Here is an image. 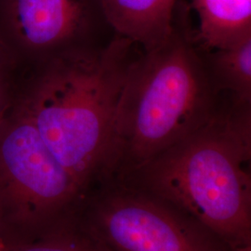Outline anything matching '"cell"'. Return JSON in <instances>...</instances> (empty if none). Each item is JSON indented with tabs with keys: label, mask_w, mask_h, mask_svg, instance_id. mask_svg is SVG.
<instances>
[{
	"label": "cell",
	"mask_w": 251,
	"mask_h": 251,
	"mask_svg": "<svg viewBox=\"0 0 251 251\" xmlns=\"http://www.w3.org/2000/svg\"><path fill=\"white\" fill-rule=\"evenodd\" d=\"M115 35L47 58L17 109L35 125L85 198L113 179V122L127 70L140 52Z\"/></svg>",
	"instance_id": "obj_1"
},
{
	"label": "cell",
	"mask_w": 251,
	"mask_h": 251,
	"mask_svg": "<svg viewBox=\"0 0 251 251\" xmlns=\"http://www.w3.org/2000/svg\"><path fill=\"white\" fill-rule=\"evenodd\" d=\"M251 104L223 94L206 125L117 179L236 250L251 246Z\"/></svg>",
	"instance_id": "obj_2"
},
{
	"label": "cell",
	"mask_w": 251,
	"mask_h": 251,
	"mask_svg": "<svg viewBox=\"0 0 251 251\" xmlns=\"http://www.w3.org/2000/svg\"><path fill=\"white\" fill-rule=\"evenodd\" d=\"M221 99L195 43L190 8L178 0L170 35L141 50L126 73L113 122L114 178L206 125Z\"/></svg>",
	"instance_id": "obj_3"
},
{
	"label": "cell",
	"mask_w": 251,
	"mask_h": 251,
	"mask_svg": "<svg viewBox=\"0 0 251 251\" xmlns=\"http://www.w3.org/2000/svg\"><path fill=\"white\" fill-rule=\"evenodd\" d=\"M75 219L111 251H231L179 210L113 179L82 200Z\"/></svg>",
	"instance_id": "obj_4"
},
{
	"label": "cell",
	"mask_w": 251,
	"mask_h": 251,
	"mask_svg": "<svg viewBox=\"0 0 251 251\" xmlns=\"http://www.w3.org/2000/svg\"><path fill=\"white\" fill-rule=\"evenodd\" d=\"M80 188L55 158L35 125L16 108L0 123V210L27 227H49L72 215Z\"/></svg>",
	"instance_id": "obj_5"
},
{
	"label": "cell",
	"mask_w": 251,
	"mask_h": 251,
	"mask_svg": "<svg viewBox=\"0 0 251 251\" xmlns=\"http://www.w3.org/2000/svg\"><path fill=\"white\" fill-rule=\"evenodd\" d=\"M0 21L29 50L48 54L88 46L91 0H0Z\"/></svg>",
	"instance_id": "obj_6"
},
{
	"label": "cell",
	"mask_w": 251,
	"mask_h": 251,
	"mask_svg": "<svg viewBox=\"0 0 251 251\" xmlns=\"http://www.w3.org/2000/svg\"><path fill=\"white\" fill-rule=\"evenodd\" d=\"M115 35L142 50L160 44L170 35L178 0H95Z\"/></svg>",
	"instance_id": "obj_7"
},
{
	"label": "cell",
	"mask_w": 251,
	"mask_h": 251,
	"mask_svg": "<svg viewBox=\"0 0 251 251\" xmlns=\"http://www.w3.org/2000/svg\"><path fill=\"white\" fill-rule=\"evenodd\" d=\"M198 25L194 40L200 51L233 45L251 36V0H193Z\"/></svg>",
	"instance_id": "obj_8"
},
{
	"label": "cell",
	"mask_w": 251,
	"mask_h": 251,
	"mask_svg": "<svg viewBox=\"0 0 251 251\" xmlns=\"http://www.w3.org/2000/svg\"><path fill=\"white\" fill-rule=\"evenodd\" d=\"M215 90L251 104V36L223 49L200 51Z\"/></svg>",
	"instance_id": "obj_9"
},
{
	"label": "cell",
	"mask_w": 251,
	"mask_h": 251,
	"mask_svg": "<svg viewBox=\"0 0 251 251\" xmlns=\"http://www.w3.org/2000/svg\"><path fill=\"white\" fill-rule=\"evenodd\" d=\"M61 221V220H60ZM59 221V222H60ZM50 226L39 240L3 251H111L103 243L87 232L74 215L69 223Z\"/></svg>",
	"instance_id": "obj_10"
},
{
	"label": "cell",
	"mask_w": 251,
	"mask_h": 251,
	"mask_svg": "<svg viewBox=\"0 0 251 251\" xmlns=\"http://www.w3.org/2000/svg\"><path fill=\"white\" fill-rule=\"evenodd\" d=\"M12 58L0 37V123L9 112V91Z\"/></svg>",
	"instance_id": "obj_11"
},
{
	"label": "cell",
	"mask_w": 251,
	"mask_h": 251,
	"mask_svg": "<svg viewBox=\"0 0 251 251\" xmlns=\"http://www.w3.org/2000/svg\"><path fill=\"white\" fill-rule=\"evenodd\" d=\"M2 223H3V217H2V213H1V210H0V251H3L6 248V244L4 243V240L1 236V227H2Z\"/></svg>",
	"instance_id": "obj_12"
},
{
	"label": "cell",
	"mask_w": 251,
	"mask_h": 251,
	"mask_svg": "<svg viewBox=\"0 0 251 251\" xmlns=\"http://www.w3.org/2000/svg\"><path fill=\"white\" fill-rule=\"evenodd\" d=\"M231 251H251V246H248V247H243V248H240V249L232 250Z\"/></svg>",
	"instance_id": "obj_13"
}]
</instances>
